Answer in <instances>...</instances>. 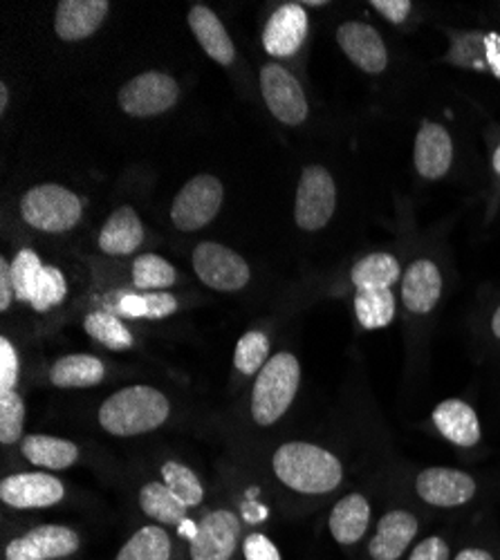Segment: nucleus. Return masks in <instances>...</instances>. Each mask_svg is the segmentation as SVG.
Returning <instances> with one entry per match:
<instances>
[{"mask_svg":"<svg viewBox=\"0 0 500 560\" xmlns=\"http://www.w3.org/2000/svg\"><path fill=\"white\" fill-rule=\"evenodd\" d=\"M241 538V523L230 509H216L200 521L189 545L191 560H232Z\"/></svg>","mask_w":500,"mask_h":560,"instance_id":"obj_12","label":"nucleus"},{"mask_svg":"<svg viewBox=\"0 0 500 560\" xmlns=\"http://www.w3.org/2000/svg\"><path fill=\"white\" fill-rule=\"evenodd\" d=\"M106 377V365L93 354H68L61 357L53 370L50 382L57 388H93Z\"/></svg>","mask_w":500,"mask_h":560,"instance_id":"obj_25","label":"nucleus"},{"mask_svg":"<svg viewBox=\"0 0 500 560\" xmlns=\"http://www.w3.org/2000/svg\"><path fill=\"white\" fill-rule=\"evenodd\" d=\"M267 354H269V339L263 332L254 330L239 341L234 365L243 372V375H256V372H260L263 365L269 361Z\"/></svg>","mask_w":500,"mask_h":560,"instance_id":"obj_36","label":"nucleus"},{"mask_svg":"<svg viewBox=\"0 0 500 560\" xmlns=\"http://www.w3.org/2000/svg\"><path fill=\"white\" fill-rule=\"evenodd\" d=\"M171 412L168 399L151 386H128L100 408V424L115 438H135L160 429Z\"/></svg>","mask_w":500,"mask_h":560,"instance_id":"obj_2","label":"nucleus"},{"mask_svg":"<svg viewBox=\"0 0 500 560\" xmlns=\"http://www.w3.org/2000/svg\"><path fill=\"white\" fill-rule=\"evenodd\" d=\"M140 506L147 516L160 525H179L187 521V504H182L177 495L164 482H149L140 491Z\"/></svg>","mask_w":500,"mask_h":560,"instance_id":"obj_28","label":"nucleus"},{"mask_svg":"<svg viewBox=\"0 0 500 560\" xmlns=\"http://www.w3.org/2000/svg\"><path fill=\"white\" fill-rule=\"evenodd\" d=\"M194 269L202 283L216 292H239L249 283L247 260L218 243L196 247Z\"/></svg>","mask_w":500,"mask_h":560,"instance_id":"obj_9","label":"nucleus"},{"mask_svg":"<svg viewBox=\"0 0 500 560\" xmlns=\"http://www.w3.org/2000/svg\"><path fill=\"white\" fill-rule=\"evenodd\" d=\"M491 164H493V171L500 175V147L493 151V158H491Z\"/></svg>","mask_w":500,"mask_h":560,"instance_id":"obj_46","label":"nucleus"},{"mask_svg":"<svg viewBox=\"0 0 500 560\" xmlns=\"http://www.w3.org/2000/svg\"><path fill=\"white\" fill-rule=\"evenodd\" d=\"M8 102H10V92H8V85L3 83L0 85V110H8Z\"/></svg>","mask_w":500,"mask_h":560,"instance_id":"obj_45","label":"nucleus"},{"mask_svg":"<svg viewBox=\"0 0 500 560\" xmlns=\"http://www.w3.org/2000/svg\"><path fill=\"white\" fill-rule=\"evenodd\" d=\"M162 480L177 495V500L182 504H187L189 509L198 506L205 500V489H202L198 476L185 464L166 462L162 466Z\"/></svg>","mask_w":500,"mask_h":560,"instance_id":"obj_34","label":"nucleus"},{"mask_svg":"<svg viewBox=\"0 0 500 560\" xmlns=\"http://www.w3.org/2000/svg\"><path fill=\"white\" fill-rule=\"evenodd\" d=\"M177 280L175 267L155 254H144L132 262V285L142 292H164Z\"/></svg>","mask_w":500,"mask_h":560,"instance_id":"obj_31","label":"nucleus"},{"mask_svg":"<svg viewBox=\"0 0 500 560\" xmlns=\"http://www.w3.org/2000/svg\"><path fill=\"white\" fill-rule=\"evenodd\" d=\"M485 63L500 79V36L498 34L485 36Z\"/></svg>","mask_w":500,"mask_h":560,"instance_id":"obj_42","label":"nucleus"},{"mask_svg":"<svg viewBox=\"0 0 500 560\" xmlns=\"http://www.w3.org/2000/svg\"><path fill=\"white\" fill-rule=\"evenodd\" d=\"M189 27L200 40L202 50L220 66H232L236 59L234 43L220 19L205 5H194L189 12Z\"/></svg>","mask_w":500,"mask_h":560,"instance_id":"obj_24","label":"nucleus"},{"mask_svg":"<svg viewBox=\"0 0 500 560\" xmlns=\"http://www.w3.org/2000/svg\"><path fill=\"white\" fill-rule=\"evenodd\" d=\"M307 36V14L301 5L279 8L265 25L263 45L267 55L286 59L299 52Z\"/></svg>","mask_w":500,"mask_h":560,"instance_id":"obj_17","label":"nucleus"},{"mask_svg":"<svg viewBox=\"0 0 500 560\" xmlns=\"http://www.w3.org/2000/svg\"><path fill=\"white\" fill-rule=\"evenodd\" d=\"M442 296V273L433 260H416L402 276V303L414 314H429Z\"/></svg>","mask_w":500,"mask_h":560,"instance_id":"obj_19","label":"nucleus"},{"mask_svg":"<svg viewBox=\"0 0 500 560\" xmlns=\"http://www.w3.org/2000/svg\"><path fill=\"white\" fill-rule=\"evenodd\" d=\"M144 243V226L130 207H119L106 220L100 233V247L108 256H130Z\"/></svg>","mask_w":500,"mask_h":560,"instance_id":"obj_23","label":"nucleus"},{"mask_svg":"<svg viewBox=\"0 0 500 560\" xmlns=\"http://www.w3.org/2000/svg\"><path fill=\"white\" fill-rule=\"evenodd\" d=\"M354 314L361 328L367 330L386 328V325H391V320L395 318V296L391 290L357 292Z\"/></svg>","mask_w":500,"mask_h":560,"instance_id":"obj_30","label":"nucleus"},{"mask_svg":"<svg viewBox=\"0 0 500 560\" xmlns=\"http://www.w3.org/2000/svg\"><path fill=\"white\" fill-rule=\"evenodd\" d=\"M14 296L30 303L36 312H48L50 307L63 303L68 294V283L57 267H45L36 252L21 249L12 262Z\"/></svg>","mask_w":500,"mask_h":560,"instance_id":"obj_4","label":"nucleus"},{"mask_svg":"<svg viewBox=\"0 0 500 560\" xmlns=\"http://www.w3.org/2000/svg\"><path fill=\"white\" fill-rule=\"evenodd\" d=\"M81 538L66 525H38L10 540L5 547V560H55L77 553Z\"/></svg>","mask_w":500,"mask_h":560,"instance_id":"obj_13","label":"nucleus"},{"mask_svg":"<svg viewBox=\"0 0 500 560\" xmlns=\"http://www.w3.org/2000/svg\"><path fill=\"white\" fill-rule=\"evenodd\" d=\"M83 213L81 200L59 184H38L23 196V220L45 233H63L72 229Z\"/></svg>","mask_w":500,"mask_h":560,"instance_id":"obj_5","label":"nucleus"},{"mask_svg":"<svg viewBox=\"0 0 500 560\" xmlns=\"http://www.w3.org/2000/svg\"><path fill=\"white\" fill-rule=\"evenodd\" d=\"M451 560H498V556L487 547L469 545V547H463Z\"/></svg>","mask_w":500,"mask_h":560,"instance_id":"obj_43","label":"nucleus"},{"mask_svg":"<svg viewBox=\"0 0 500 560\" xmlns=\"http://www.w3.org/2000/svg\"><path fill=\"white\" fill-rule=\"evenodd\" d=\"M451 545L444 536L433 534L422 538L420 542L414 545V549L408 551L406 560H451Z\"/></svg>","mask_w":500,"mask_h":560,"instance_id":"obj_38","label":"nucleus"},{"mask_svg":"<svg viewBox=\"0 0 500 560\" xmlns=\"http://www.w3.org/2000/svg\"><path fill=\"white\" fill-rule=\"evenodd\" d=\"M433 427L438 433L461 448H474L480 444L482 429L478 412L463 399H444L435 406L433 415Z\"/></svg>","mask_w":500,"mask_h":560,"instance_id":"obj_18","label":"nucleus"},{"mask_svg":"<svg viewBox=\"0 0 500 560\" xmlns=\"http://www.w3.org/2000/svg\"><path fill=\"white\" fill-rule=\"evenodd\" d=\"M371 518L373 506L369 498L363 493H348L333 506L328 529L339 545L352 547L367 538L371 529Z\"/></svg>","mask_w":500,"mask_h":560,"instance_id":"obj_22","label":"nucleus"},{"mask_svg":"<svg viewBox=\"0 0 500 560\" xmlns=\"http://www.w3.org/2000/svg\"><path fill=\"white\" fill-rule=\"evenodd\" d=\"M25 459L50 471H63L79 459L77 444L53 435H27L21 444Z\"/></svg>","mask_w":500,"mask_h":560,"instance_id":"obj_26","label":"nucleus"},{"mask_svg":"<svg viewBox=\"0 0 500 560\" xmlns=\"http://www.w3.org/2000/svg\"><path fill=\"white\" fill-rule=\"evenodd\" d=\"M414 160L425 179L444 177L453 162V142L449 130L435 121H422L416 137Z\"/></svg>","mask_w":500,"mask_h":560,"instance_id":"obj_21","label":"nucleus"},{"mask_svg":"<svg viewBox=\"0 0 500 560\" xmlns=\"http://www.w3.org/2000/svg\"><path fill=\"white\" fill-rule=\"evenodd\" d=\"M491 335L500 341V305H498L496 312L491 314Z\"/></svg>","mask_w":500,"mask_h":560,"instance_id":"obj_44","label":"nucleus"},{"mask_svg":"<svg viewBox=\"0 0 500 560\" xmlns=\"http://www.w3.org/2000/svg\"><path fill=\"white\" fill-rule=\"evenodd\" d=\"M179 100V85L164 72H144L119 90V106L130 117H155Z\"/></svg>","mask_w":500,"mask_h":560,"instance_id":"obj_8","label":"nucleus"},{"mask_svg":"<svg viewBox=\"0 0 500 560\" xmlns=\"http://www.w3.org/2000/svg\"><path fill=\"white\" fill-rule=\"evenodd\" d=\"M25 404L16 390L0 393V442L5 446L23 438Z\"/></svg>","mask_w":500,"mask_h":560,"instance_id":"obj_35","label":"nucleus"},{"mask_svg":"<svg viewBox=\"0 0 500 560\" xmlns=\"http://www.w3.org/2000/svg\"><path fill=\"white\" fill-rule=\"evenodd\" d=\"M350 278L357 292L391 290L402 278V269L393 254H371L352 267Z\"/></svg>","mask_w":500,"mask_h":560,"instance_id":"obj_27","label":"nucleus"},{"mask_svg":"<svg viewBox=\"0 0 500 560\" xmlns=\"http://www.w3.org/2000/svg\"><path fill=\"white\" fill-rule=\"evenodd\" d=\"M171 536L158 525H147L130 536L115 560H171Z\"/></svg>","mask_w":500,"mask_h":560,"instance_id":"obj_29","label":"nucleus"},{"mask_svg":"<svg viewBox=\"0 0 500 560\" xmlns=\"http://www.w3.org/2000/svg\"><path fill=\"white\" fill-rule=\"evenodd\" d=\"M420 534V521L414 511L391 509L380 518L373 538L369 540L371 560H402L414 549Z\"/></svg>","mask_w":500,"mask_h":560,"instance_id":"obj_14","label":"nucleus"},{"mask_svg":"<svg viewBox=\"0 0 500 560\" xmlns=\"http://www.w3.org/2000/svg\"><path fill=\"white\" fill-rule=\"evenodd\" d=\"M224 186L213 175H198L189 179L175 196L171 220L179 231H198L207 226L220 211Z\"/></svg>","mask_w":500,"mask_h":560,"instance_id":"obj_7","label":"nucleus"},{"mask_svg":"<svg viewBox=\"0 0 500 560\" xmlns=\"http://www.w3.org/2000/svg\"><path fill=\"white\" fill-rule=\"evenodd\" d=\"M373 8L386 19V21H391V23H395V25H402L406 19H408V14H411V3H408V0H375L373 3Z\"/></svg>","mask_w":500,"mask_h":560,"instance_id":"obj_40","label":"nucleus"},{"mask_svg":"<svg viewBox=\"0 0 500 560\" xmlns=\"http://www.w3.org/2000/svg\"><path fill=\"white\" fill-rule=\"evenodd\" d=\"M243 553H245V560H281L277 545L263 534L247 536L243 545Z\"/></svg>","mask_w":500,"mask_h":560,"instance_id":"obj_39","label":"nucleus"},{"mask_svg":"<svg viewBox=\"0 0 500 560\" xmlns=\"http://www.w3.org/2000/svg\"><path fill=\"white\" fill-rule=\"evenodd\" d=\"M117 312L128 318H166L177 312V299L168 292L128 294L117 303Z\"/></svg>","mask_w":500,"mask_h":560,"instance_id":"obj_33","label":"nucleus"},{"mask_svg":"<svg viewBox=\"0 0 500 560\" xmlns=\"http://www.w3.org/2000/svg\"><path fill=\"white\" fill-rule=\"evenodd\" d=\"M63 495V482L50 474H16L0 482V500L14 509H48Z\"/></svg>","mask_w":500,"mask_h":560,"instance_id":"obj_16","label":"nucleus"},{"mask_svg":"<svg viewBox=\"0 0 500 560\" xmlns=\"http://www.w3.org/2000/svg\"><path fill=\"white\" fill-rule=\"evenodd\" d=\"M301 386V363L290 352L271 357L258 372L252 393V417L260 427L279 422Z\"/></svg>","mask_w":500,"mask_h":560,"instance_id":"obj_3","label":"nucleus"},{"mask_svg":"<svg viewBox=\"0 0 500 560\" xmlns=\"http://www.w3.org/2000/svg\"><path fill=\"white\" fill-rule=\"evenodd\" d=\"M337 211V184L328 168L307 166L296 186L294 220L305 231L324 229Z\"/></svg>","mask_w":500,"mask_h":560,"instance_id":"obj_6","label":"nucleus"},{"mask_svg":"<svg viewBox=\"0 0 500 560\" xmlns=\"http://www.w3.org/2000/svg\"><path fill=\"white\" fill-rule=\"evenodd\" d=\"M337 43L344 55L363 72L380 74L388 66V50L380 32L359 21H348L337 30Z\"/></svg>","mask_w":500,"mask_h":560,"instance_id":"obj_15","label":"nucleus"},{"mask_svg":"<svg viewBox=\"0 0 500 560\" xmlns=\"http://www.w3.org/2000/svg\"><path fill=\"white\" fill-rule=\"evenodd\" d=\"M418 498L435 509H458L469 504L478 493V482L461 471L449 469V466H431L416 478Z\"/></svg>","mask_w":500,"mask_h":560,"instance_id":"obj_11","label":"nucleus"},{"mask_svg":"<svg viewBox=\"0 0 500 560\" xmlns=\"http://www.w3.org/2000/svg\"><path fill=\"white\" fill-rule=\"evenodd\" d=\"M83 330L97 343H102L111 350H128L135 343L130 330L121 323V318L111 312L88 314L83 320Z\"/></svg>","mask_w":500,"mask_h":560,"instance_id":"obj_32","label":"nucleus"},{"mask_svg":"<svg viewBox=\"0 0 500 560\" xmlns=\"http://www.w3.org/2000/svg\"><path fill=\"white\" fill-rule=\"evenodd\" d=\"M106 0H63L57 8L55 30L61 40L77 43L93 36L108 16Z\"/></svg>","mask_w":500,"mask_h":560,"instance_id":"obj_20","label":"nucleus"},{"mask_svg":"<svg viewBox=\"0 0 500 560\" xmlns=\"http://www.w3.org/2000/svg\"><path fill=\"white\" fill-rule=\"evenodd\" d=\"M271 466L286 487L307 495L330 493L344 480L341 459L335 453L307 442H288L279 446Z\"/></svg>","mask_w":500,"mask_h":560,"instance_id":"obj_1","label":"nucleus"},{"mask_svg":"<svg viewBox=\"0 0 500 560\" xmlns=\"http://www.w3.org/2000/svg\"><path fill=\"white\" fill-rule=\"evenodd\" d=\"M14 301V280H12V267L5 258H0V310L8 312Z\"/></svg>","mask_w":500,"mask_h":560,"instance_id":"obj_41","label":"nucleus"},{"mask_svg":"<svg viewBox=\"0 0 500 560\" xmlns=\"http://www.w3.org/2000/svg\"><path fill=\"white\" fill-rule=\"evenodd\" d=\"M19 354L10 339H0V393L16 390L19 384Z\"/></svg>","mask_w":500,"mask_h":560,"instance_id":"obj_37","label":"nucleus"},{"mask_svg":"<svg viewBox=\"0 0 500 560\" xmlns=\"http://www.w3.org/2000/svg\"><path fill=\"white\" fill-rule=\"evenodd\" d=\"M260 90L269 113L288 126L307 119V100L299 79L279 63H267L260 70Z\"/></svg>","mask_w":500,"mask_h":560,"instance_id":"obj_10","label":"nucleus"}]
</instances>
